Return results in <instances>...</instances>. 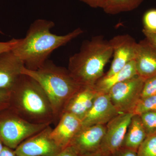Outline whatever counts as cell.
Wrapping results in <instances>:
<instances>
[{
	"instance_id": "f1b7e54d",
	"label": "cell",
	"mask_w": 156,
	"mask_h": 156,
	"mask_svg": "<svg viewBox=\"0 0 156 156\" xmlns=\"http://www.w3.org/2000/svg\"><path fill=\"white\" fill-rule=\"evenodd\" d=\"M145 39L156 49V33H151L143 30Z\"/></svg>"
},
{
	"instance_id": "7402d4cb",
	"label": "cell",
	"mask_w": 156,
	"mask_h": 156,
	"mask_svg": "<svg viewBox=\"0 0 156 156\" xmlns=\"http://www.w3.org/2000/svg\"><path fill=\"white\" fill-rule=\"evenodd\" d=\"M144 30L156 33V9H151L145 12L143 17Z\"/></svg>"
},
{
	"instance_id": "277c9868",
	"label": "cell",
	"mask_w": 156,
	"mask_h": 156,
	"mask_svg": "<svg viewBox=\"0 0 156 156\" xmlns=\"http://www.w3.org/2000/svg\"><path fill=\"white\" fill-rule=\"evenodd\" d=\"M21 73L36 80L44 90L53 108L55 122H58L68 102L82 86L76 82L67 69L50 60L36 70L24 66Z\"/></svg>"
},
{
	"instance_id": "603a6c76",
	"label": "cell",
	"mask_w": 156,
	"mask_h": 156,
	"mask_svg": "<svg viewBox=\"0 0 156 156\" xmlns=\"http://www.w3.org/2000/svg\"><path fill=\"white\" fill-rule=\"evenodd\" d=\"M152 96H156V76L144 81L140 98Z\"/></svg>"
},
{
	"instance_id": "2e32d148",
	"label": "cell",
	"mask_w": 156,
	"mask_h": 156,
	"mask_svg": "<svg viewBox=\"0 0 156 156\" xmlns=\"http://www.w3.org/2000/svg\"><path fill=\"white\" fill-rule=\"evenodd\" d=\"M137 75L135 61L133 60L114 74L108 76L104 75L94 87L98 93H108L115 85Z\"/></svg>"
},
{
	"instance_id": "d4e9b609",
	"label": "cell",
	"mask_w": 156,
	"mask_h": 156,
	"mask_svg": "<svg viewBox=\"0 0 156 156\" xmlns=\"http://www.w3.org/2000/svg\"><path fill=\"white\" fill-rule=\"evenodd\" d=\"M19 39H12L7 42H0V53L12 50Z\"/></svg>"
},
{
	"instance_id": "30bf717a",
	"label": "cell",
	"mask_w": 156,
	"mask_h": 156,
	"mask_svg": "<svg viewBox=\"0 0 156 156\" xmlns=\"http://www.w3.org/2000/svg\"><path fill=\"white\" fill-rule=\"evenodd\" d=\"M120 113L112 103L108 93H98L92 107L82 119V127L106 125Z\"/></svg>"
},
{
	"instance_id": "9a60e30c",
	"label": "cell",
	"mask_w": 156,
	"mask_h": 156,
	"mask_svg": "<svg viewBox=\"0 0 156 156\" xmlns=\"http://www.w3.org/2000/svg\"><path fill=\"white\" fill-rule=\"evenodd\" d=\"M98 93L94 86H82L68 102L63 113L71 114L82 120L92 107Z\"/></svg>"
},
{
	"instance_id": "f546056e",
	"label": "cell",
	"mask_w": 156,
	"mask_h": 156,
	"mask_svg": "<svg viewBox=\"0 0 156 156\" xmlns=\"http://www.w3.org/2000/svg\"><path fill=\"white\" fill-rule=\"evenodd\" d=\"M0 156H17L15 151L13 149L4 146L2 150L0 153Z\"/></svg>"
},
{
	"instance_id": "8992f818",
	"label": "cell",
	"mask_w": 156,
	"mask_h": 156,
	"mask_svg": "<svg viewBox=\"0 0 156 156\" xmlns=\"http://www.w3.org/2000/svg\"><path fill=\"white\" fill-rule=\"evenodd\" d=\"M144 81L137 75L119 83L109 90L112 103L120 113H133L140 99Z\"/></svg>"
},
{
	"instance_id": "ba28073f",
	"label": "cell",
	"mask_w": 156,
	"mask_h": 156,
	"mask_svg": "<svg viewBox=\"0 0 156 156\" xmlns=\"http://www.w3.org/2000/svg\"><path fill=\"white\" fill-rule=\"evenodd\" d=\"M132 113H120L106 125V131L99 151L109 156L122 147L127 129L134 115Z\"/></svg>"
},
{
	"instance_id": "ac0fdd59",
	"label": "cell",
	"mask_w": 156,
	"mask_h": 156,
	"mask_svg": "<svg viewBox=\"0 0 156 156\" xmlns=\"http://www.w3.org/2000/svg\"><path fill=\"white\" fill-rule=\"evenodd\" d=\"M144 0H108L103 8L106 14L115 15L133 11L139 7Z\"/></svg>"
},
{
	"instance_id": "4316f807",
	"label": "cell",
	"mask_w": 156,
	"mask_h": 156,
	"mask_svg": "<svg viewBox=\"0 0 156 156\" xmlns=\"http://www.w3.org/2000/svg\"><path fill=\"white\" fill-rule=\"evenodd\" d=\"M89 7L92 8H101L102 9L108 0H80Z\"/></svg>"
},
{
	"instance_id": "e0dca14e",
	"label": "cell",
	"mask_w": 156,
	"mask_h": 156,
	"mask_svg": "<svg viewBox=\"0 0 156 156\" xmlns=\"http://www.w3.org/2000/svg\"><path fill=\"white\" fill-rule=\"evenodd\" d=\"M147 137L139 115H134L127 129L122 147L136 151Z\"/></svg>"
},
{
	"instance_id": "d6986e66",
	"label": "cell",
	"mask_w": 156,
	"mask_h": 156,
	"mask_svg": "<svg viewBox=\"0 0 156 156\" xmlns=\"http://www.w3.org/2000/svg\"><path fill=\"white\" fill-rule=\"evenodd\" d=\"M148 112H156V96L140 98L134 108L133 113L140 115Z\"/></svg>"
},
{
	"instance_id": "7c38bea8",
	"label": "cell",
	"mask_w": 156,
	"mask_h": 156,
	"mask_svg": "<svg viewBox=\"0 0 156 156\" xmlns=\"http://www.w3.org/2000/svg\"><path fill=\"white\" fill-rule=\"evenodd\" d=\"M82 127V120L74 115L64 113L50 136L62 151L70 144Z\"/></svg>"
},
{
	"instance_id": "d6a6232c",
	"label": "cell",
	"mask_w": 156,
	"mask_h": 156,
	"mask_svg": "<svg viewBox=\"0 0 156 156\" xmlns=\"http://www.w3.org/2000/svg\"><path fill=\"white\" fill-rule=\"evenodd\" d=\"M0 34H3L2 32V30H1V29H0Z\"/></svg>"
},
{
	"instance_id": "cb8c5ba5",
	"label": "cell",
	"mask_w": 156,
	"mask_h": 156,
	"mask_svg": "<svg viewBox=\"0 0 156 156\" xmlns=\"http://www.w3.org/2000/svg\"><path fill=\"white\" fill-rule=\"evenodd\" d=\"M10 92L0 90V111L9 107Z\"/></svg>"
},
{
	"instance_id": "52a82bcc",
	"label": "cell",
	"mask_w": 156,
	"mask_h": 156,
	"mask_svg": "<svg viewBox=\"0 0 156 156\" xmlns=\"http://www.w3.org/2000/svg\"><path fill=\"white\" fill-rule=\"evenodd\" d=\"M50 125L29 137L15 150L17 156H57L62 151L50 136Z\"/></svg>"
},
{
	"instance_id": "3957f363",
	"label": "cell",
	"mask_w": 156,
	"mask_h": 156,
	"mask_svg": "<svg viewBox=\"0 0 156 156\" xmlns=\"http://www.w3.org/2000/svg\"><path fill=\"white\" fill-rule=\"evenodd\" d=\"M113 53L109 41L102 36L83 42L78 53L69 58L67 69L82 86H94L104 75V69Z\"/></svg>"
},
{
	"instance_id": "ffe728a7",
	"label": "cell",
	"mask_w": 156,
	"mask_h": 156,
	"mask_svg": "<svg viewBox=\"0 0 156 156\" xmlns=\"http://www.w3.org/2000/svg\"><path fill=\"white\" fill-rule=\"evenodd\" d=\"M137 156H156V134L148 136L137 151Z\"/></svg>"
},
{
	"instance_id": "8fae6325",
	"label": "cell",
	"mask_w": 156,
	"mask_h": 156,
	"mask_svg": "<svg viewBox=\"0 0 156 156\" xmlns=\"http://www.w3.org/2000/svg\"><path fill=\"white\" fill-rule=\"evenodd\" d=\"M105 131L106 125L83 127L76 134L69 145L75 149L79 155L99 151Z\"/></svg>"
},
{
	"instance_id": "5b68a950",
	"label": "cell",
	"mask_w": 156,
	"mask_h": 156,
	"mask_svg": "<svg viewBox=\"0 0 156 156\" xmlns=\"http://www.w3.org/2000/svg\"><path fill=\"white\" fill-rule=\"evenodd\" d=\"M48 126L29 122L9 107L0 111V140L4 146L15 150Z\"/></svg>"
},
{
	"instance_id": "5bb4252c",
	"label": "cell",
	"mask_w": 156,
	"mask_h": 156,
	"mask_svg": "<svg viewBox=\"0 0 156 156\" xmlns=\"http://www.w3.org/2000/svg\"><path fill=\"white\" fill-rule=\"evenodd\" d=\"M134 60L137 75L144 80L156 76V49L145 39L137 43Z\"/></svg>"
},
{
	"instance_id": "1f68e13d",
	"label": "cell",
	"mask_w": 156,
	"mask_h": 156,
	"mask_svg": "<svg viewBox=\"0 0 156 156\" xmlns=\"http://www.w3.org/2000/svg\"><path fill=\"white\" fill-rule=\"evenodd\" d=\"M4 145L3 144L1 140H0V153L1 152L2 150L3 147H4Z\"/></svg>"
},
{
	"instance_id": "484cf974",
	"label": "cell",
	"mask_w": 156,
	"mask_h": 156,
	"mask_svg": "<svg viewBox=\"0 0 156 156\" xmlns=\"http://www.w3.org/2000/svg\"><path fill=\"white\" fill-rule=\"evenodd\" d=\"M109 156H137V155L135 151L121 147Z\"/></svg>"
},
{
	"instance_id": "83f0119b",
	"label": "cell",
	"mask_w": 156,
	"mask_h": 156,
	"mask_svg": "<svg viewBox=\"0 0 156 156\" xmlns=\"http://www.w3.org/2000/svg\"><path fill=\"white\" fill-rule=\"evenodd\" d=\"M57 156H79V155L72 146L69 145L61 151Z\"/></svg>"
},
{
	"instance_id": "4dcf8cb0",
	"label": "cell",
	"mask_w": 156,
	"mask_h": 156,
	"mask_svg": "<svg viewBox=\"0 0 156 156\" xmlns=\"http://www.w3.org/2000/svg\"><path fill=\"white\" fill-rule=\"evenodd\" d=\"M79 156H109L105 154L100 151H98L95 152L93 153L87 154L82 155H79Z\"/></svg>"
},
{
	"instance_id": "44dd1931",
	"label": "cell",
	"mask_w": 156,
	"mask_h": 156,
	"mask_svg": "<svg viewBox=\"0 0 156 156\" xmlns=\"http://www.w3.org/2000/svg\"><path fill=\"white\" fill-rule=\"evenodd\" d=\"M139 115L147 136L156 134V112H146Z\"/></svg>"
},
{
	"instance_id": "7a4b0ae2",
	"label": "cell",
	"mask_w": 156,
	"mask_h": 156,
	"mask_svg": "<svg viewBox=\"0 0 156 156\" xmlns=\"http://www.w3.org/2000/svg\"><path fill=\"white\" fill-rule=\"evenodd\" d=\"M9 108L32 124L55 123L53 108L44 90L36 80L24 74L10 91Z\"/></svg>"
},
{
	"instance_id": "9c48e42d",
	"label": "cell",
	"mask_w": 156,
	"mask_h": 156,
	"mask_svg": "<svg viewBox=\"0 0 156 156\" xmlns=\"http://www.w3.org/2000/svg\"><path fill=\"white\" fill-rule=\"evenodd\" d=\"M113 51V59L110 68L104 76H110L119 71L134 60L137 43L129 34L119 35L109 41Z\"/></svg>"
},
{
	"instance_id": "4fadbf2b",
	"label": "cell",
	"mask_w": 156,
	"mask_h": 156,
	"mask_svg": "<svg viewBox=\"0 0 156 156\" xmlns=\"http://www.w3.org/2000/svg\"><path fill=\"white\" fill-rule=\"evenodd\" d=\"M24 66L11 50L0 53V90L10 92Z\"/></svg>"
},
{
	"instance_id": "6da1fadb",
	"label": "cell",
	"mask_w": 156,
	"mask_h": 156,
	"mask_svg": "<svg viewBox=\"0 0 156 156\" xmlns=\"http://www.w3.org/2000/svg\"><path fill=\"white\" fill-rule=\"evenodd\" d=\"M55 26L51 20L38 19L31 23L24 38L19 39L11 50L26 68L38 69L44 64L54 50L69 43L83 33L80 27L64 35L52 34Z\"/></svg>"
}]
</instances>
